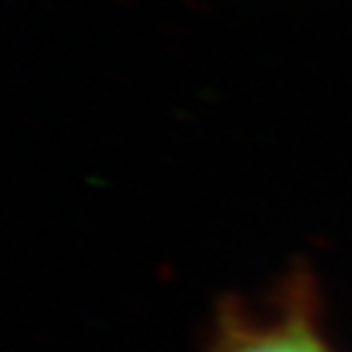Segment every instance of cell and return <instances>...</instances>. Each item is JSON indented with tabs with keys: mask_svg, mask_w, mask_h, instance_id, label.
Returning <instances> with one entry per match:
<instances>
[{
	"mask_svg": "<svg viewBox=\"0 0 352 352\" xmlns=\"http://www.w3.org/2000/svg\"><path fill=\"white\" fill-rule=\"evenodd\" d=\"M206 352H338L325 333L314 274L294 270L262 301L226 298Z\"/></svg>",
	"mask_w": 352,
	"mask_h": 352,
	"instance_id": "1",
	"label": "cell"
}]
</instances>
